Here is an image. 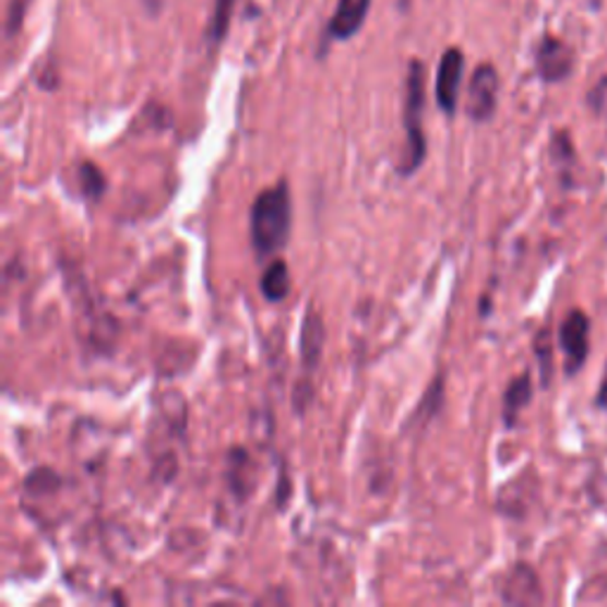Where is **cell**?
Returning a JSON list of instances; mask_svg holds the SVG:
<instances>
[{
    "label": "cell",
    "mask_w": 607,
    "mask_h": 607,
    "mask_svg": "<svg viewBox=\"0 0 607 607\" xmlns=\"http://www.w3.org/2000/svg\"><path fill=\"white\" fill-rule=\"evenodd\" d=\"M293 233V195L287 181L266 188L250 210V240L259 259L273 257L289 242Z\"/></svg>",
    "instance_id": "cell-1"
},
{
    "label": "cell",
    "mask_w": 607,
    "mask_h": 607,
    "mask_svg": "<svg viewBox=\"0 0 607 607\" xmlns=\"http://www.w3.org/2000/svg\"><path fill=\"white\" fill-rule=\"evenodd\" d=\"M425 115V64L420 60H410L406 76V95H404V131H406V157L398 164V171L413 176L427 157V138L422 129Z\"/></svg>",
    "instance_id": "cell-2"
},
{
    "label": "cell",
    "mask_w": 607,
    "mask_h": 607,
    "mask_svg": "<svg viewBox=\"0 0 607 607\" xmlns=\"http://www.w3.org/2000/svg\"><path fill=\"white\" fill-rule=\"evenodd\" d=\"M591 323L582 309H572L558 328V344L564 354V372L574 376L584 368L588 356Z\"/></svg>",
    "instance_id": "cell-3"
},
{
    "label": "cell",
    "mask_w": 607,
    "mask_h": 607,
    "mask_svg": "<svg viewBox=\"0 0 607 607\" xmlns=\"http://www.w3.org/2000/svg\"><path fill=\"white\" fill-rule=\"evenodd\" d=\"M499 91L501 79L493 64H479L471 79V88H467V117L477 123H485L493 117L496 105H499Z\"/></svg>",
    "instance_id": "cell-4"
},
{
    "label": "cell",
    "mask_w": 607,
    "mask_h": 607,
    "mask_svg": "<svg viewBox=\"0 0 607 607\" xmlns=\"http://www.w3.org/2000/svg\"><path fill=\"white\" fill-rule=\"evenodd\" d=\"M463 72H465V58L459 48H449L444 55H441V62L437 69V86H435L441 112L447 115L455 112Z\"/></svg>",
    "instance_id": "cell-5"
},
{
    "label": "cell",
    "mask_w": 607,
    "mask_h": 607,
    "mask_svg": "<svg viewBox=\"0 0 607 607\" xmlns=\"http://www.w3.org/2000/svg\"><path fill=\"white\" fill-rule=\"evenodd\" d=\"M536 69H539V76L546 84H558V81H564L572 74L574 52L560 38L546 36L539 50H536Z\"/></svg>",
    "instance_id": "cell-6"
},
{
    "label": "cell",
    "mask_w": 607,
    "mask_h": 607,
    "mask_svg": "<svg viewBox=\"0 0 607 607\" xmlns=\"http://www.w3.org/2000/svg\"><path fill=\"white\" fill-rule=\"evenodd\" d=\"M503 600L513 605H539L544 600L539 576L529 564H515L503 584Z\"/></svg>",
    "instance_id": "cell-7"
},
{
    "label": "cell",
    "mask_w": 607,
    "mask_h": 607,
    "mask_svg": "<svg viewBox=\"0 0 607 607\" xmlns=\"http://www.w3.org/2000/svg\"><path fill=\"white\" fill-rule=\"evenodd\" d=\"M370 0H340L333 20L328 24V38L347 40L361 32V26L368 17Z\"/></svg>",
    "instance_id": "cell-8"
},
{
    "label": "cell",
    "mask_w": 607,
    "mask_h": 607,
    "mask_svg": "<svg viewBox=\"0 0 607 607\" xmlns=\"http://www.w3.org/2000/svg\"><path fill=\"white\" fill-rule=\"evenodd\" d=\"M323 347H325L323 319L319 313H316L313 307H309L307 316H304V325H301V364L307 366L309 372L319 368V361L323 356Z\"/></svg>",
    "instance_id": "cell-9"
},
{
    "label": "cell",
    "mask_w": 607,
    "mask_h": 607,
    "mask_svg": "<svg viewBox=\"0 0 607 607\" xmlns=\"http://www.w3.org/2000/svg\"><path fill=\"white\" fill-rule=\"evenodd\" d=\"M532 394H534V388H532L529 372H522V376H517L513 382L508 384L505 394H503V422H505V427L517 425L520 413L527 408L529 402H532Z\"/></svg>",
    "instance_id": "cell-10"
},
{
    "label": "cell",
    "mask_w": 607,
    "mask_h": 607,
    "mask_svg": "<svg viewBox=\"0 0 607 607\" xmlns=\"http://www.w3.org/2000/svg\"><path fill=\"white\" fill-rule=\"evenodd\" d=\"M289 269L283 259H273L266 266V271L261 273V293L269 301H283L289 295Z\"/></svg>",
    "instance_id": "cell-11"
},
{
    "label": "cell",
    "mask_w": 607,
    "mask_h": 607,
    "mask_svg": "<svg viewBox=\"0 0 607 607\" xmlns=\"http://www.w3.org/2000/svg\"><path fill=\"white\" fill-rule=\"evenodd\" d=\"M76 181H79L81 195H84L86 200H93V202H98L107 190V178H105V174H103L98 164H93V162H81L79 164Z\"/></svg>",
    "instance_id": "cell-12"
},
{
    "label": "cell",
    "mask_w": 607,
    "mask_h": 607,
    "mask_svg": "<svg viewBox=\"0 0 607 607\" xmlns=\"http://www.w3.org/2000/svg\"><path fill=\"white\" fill-rule=\"evenodd\" d=\"M534 354H536V361H539L541 384H544V388H548L550 376H554V344H550L548 328H544V330H539V333H536Z\"/></svg>",
    "instance_id": "cell-13"
},
{
    "label": "cell",
    "mask_w": 607,
    "mask_h": 607,
    "mask_svg": "<svg viewBox=\"0 0 607 607\" xmlns=\"http://www.w3.org/2000/svg\"><path fill=\"white\" fill-rule=\"evenodd\" d=\"M233 3H236V0H216V3H214V15H212V22H210L212 44H221L224 36L228 34V24H230V17H233Z\"/></svg>",
    "instance_id": "cell-14"
},
{
    "label": "cell",
    "mask_w": 607,
    "mask_h": 607,
    "mask_svg": "<svg viewBox=\"0 0 607 607\" xmlns=\"http://www.w3.org/2000/svg\"><path fill=\"white\" fill-rule=\"evenodd\" d=\"M32 0H10L8 3V17H5V34L8 36H15L26 17V10H29Z\"/></svg>",
    "instance_id": "cell-15"
},
{
    "label": "cell",
    "mask_w": 607,
    "mask_h": 607,
    "mask_svg": "<svg viewBox=\"0 0 607 607\" xmlns=\"http://www.w3.org/2000/svg\"><path fill=\"white\" fill-rule=\"evenodd\" d=\"M596 406L607 410V366H605V372H603V380H600V388H598V394H596Z\"/></svg>",
    "instance_id": "cell-16"
},
{
    "label": "cell",
    "mask_w": 607,
    "mask_h": 607,
    "mask_svg": "<svg viewBox=\"0 0 607 607\" xmlns=\"http://www.w3.org/2000/svg\"><path fill=\"white\" fill-rule=\"evenodd\" d=\"M398 3H402V8H404V10H406V8H408V5H410V0H398Z\"/></svg>",
    "instance_id": "cell-17"
},
{
    "label": "cell",
    "mask_w": 607,
    "mask_h": 607,
    "mask_svg": "<svg viewBox=\"0 0 607 607\" xmlns=\"http://www.w3.org/2000/svg\"><path fill=\"white\" fill-rule=\"evenodd\" d=\"M591 3H593V5H598V3H600V0H591Z\"/></svg>",
    "instance_id": "cell-18"
}]
</instances>
